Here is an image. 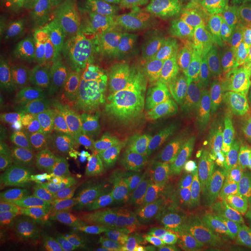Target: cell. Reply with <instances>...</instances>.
I'll return each mask as SVG.
<instances>
[{"mask_svg": "<svg viewBox=\"0 0 251 251\" xmlns=\"http://www.w3.org/2000/svg\"><path fill=\"white\" fill-rule=\"evenodd\" d=\"M192 100L197 101L192 74L178 76L159 59L131 81L124 107L144 143L161 144L185 126Z\"/></svg>", "mask_w": 251, "mask_h": 251, "instance_id": "cell-1", "label": "cell"}, {"mask_svg": "<svg viewBox=\"0 0 251 251\" xmlns=\"http://www.w3.org/2000/svg\"><path fill=\"white\" fill-rule=\"evenodd\" d=\"M210 205V190L198 178L197 161L171 162L163 154L155 193L148 206L152 221L178 227L194 225Z\"/></svg>", "mask_w": 251, "mask_h": 251, "instance_id": "cell-2", "label": "cell"}, {"mask_svg": "<svg viewBox=\"0 0 251 251\" xmlns=\"http://www.w3.org/2000/svg\"><path fill=\"white\" fill-rule=\"evenodd\" d=\"M152 0H129L107 22L109 38L137 75L150 72L159 61L161 29Z\"/></svg>", "mask_w": 251, "mask_h": 251, "instance_id": "cell-3", "label": "cell"}, {"mask_svg": "<svg viewBox=\"0 0 251 251\" xmlns=\"http://www.w3.org/2000/svg\"><path fill=\"white\" fill-rule=\"evenodd\" d=\"M160 60L172 71L188 74L234 54L230 35L158 21Z\"/></svg>", "mask_w": 251, "mask_h": 251, "instance_id": "cell-4", "label": "cell"}, {"mask_svg": "<svg viewBox=\"0 0 251 251\" xmlns=\"http://www.w3.org/2000/svg\"><path fill=\"white\" fill-rule=\"evenodd\" d=\"M208 228L225 244L243 251H251V176L214 196Z\"/></svg>", "mask_w": 251, "mask_h": 251, "instance_id": "cell-5", "label": "cell"}, {"mask_svg": "<svg viewBox=\"0 0 251 251\" xmlns=\"http://www.w3.org/2000/svg\"><path fill=\"white\" fill-rule=\"evenodd\" d=\"M244 60L234 53L192 74L196 100L203 114L213 118L233 117Z\"/></svg>", "mask_w": 251, "mask_h": 251, "instance_id": "cell-6", "label": "cell"}, {"mask_svg": "<svg viewBox=\"0 0 251 251\" xmlns=\"http://www.w3.org/2000/svg\"><path fill=\"white\" fill-rule=\"evenodd\" d=\"M100 141V167L96 186L99 192H105L126 178L140 144L121 115L104 126Z\"/></svg>", "mask_w": 251, "mask_h": 251, "instance_id": "cell-7", "label": "cell"}, {"mask_svg": "<svg viewBox=\"0 0 251 251\" xmlns=\"http://www.w3.org/2000/svg\"><path fill=\"white\" fill-rule=\"evenodd\" d=\"M219 189L251 176V125L234 126L221 135L216 147Z\"/></svg>", "mask_w": 251, "mask_h": 251, "instance_id": "cell-8", "label": "cell"}, {"mask_svg": "<svg viewBox=\"0 0 251 251\" xmlns=\"http://www.w3.org/2000/svg\"><path fill=\"white\" fill-rule=\"evenodd\" d=\"M96 67L100 78L106 88L111 111L108 123L120 115L133 74L125 56L109 38L86 54ZM106 124V125H107Z\"/></svg>", "mask_w": 251, "mask_h": 251, "instance_id": "cell-9", "label": "cell"}, {"mask_svg": "<svg viewBox=\"0 0 251 251\" xmlns=\"http://www.w3.org/2000/svg\"><path fill=\"white\" fill-rule=\"evenodd\" d=\"M158 21L197 27L206 31L230 35L239 15L204 0H169L165 13Z\"/></svg>", "mask_w": 251, "mask_h": 251, "instance_id": "cell-10", "label": "cell"}, {"mask_svg": "<svg viewBox=\"0 0 251 251\" xmlns=\"http://www.w3.org/2000/svg\"><path fill=\"white\" fill-rule=\"evenodd\" d=\"M103 15L99 0L75 1L62 25V35L72 59L89 53L99 40Z\"/></svg>", "mask_w": 251, "mask_h": 251, "instance_id": "cell-11", "label": "cell"}, {"mask_svg": "<svg viewBox=\"0 0 251 251\" xmlns=\"http://www.w3.org/2000/svg\"><path fill=\"white\" fill-rule=\"evenodd\" d=\"M26 107L33 117L54 125L63 126L72 122L68 75L54 74L38 83L27 99Z\"/></svg>", "mask_w": 251, "mask_h": 251, "instance_id": "cell-12", "label": "cell"}, {"mask_svg": "<svg viewBox=\"0 0 251 251\" xmlns=\"http://www.w3.org/2000/svg\"><path fill=\"white\" fill-rule=\"evenodd\" d=\"M163 144H140L126 173L127 191L140 205L149 206L154 196L165 150Z\"/></svg>", "mask_w": 251, "mask_h": 251, "instance_id": "cell-13", "label": "cell"}, {"mask_svg": "<svg viewBox=\"0 0 251 251\" xmlns=\"http://www.w3.org/2000/svg\"><path fill=\"white\" fill-rule=\"evenodd\" d=\"M65 171L85 179L98 177L100 167V141L93 130L75 128L65 137L59 155Z\"/></svg>", "mask_w": 251, "mask_h": 251, "instance_id": "cell-14", "label": "cell"}, {"mask_svg": "<svg viewBox=\"0 0 251 251\" xmlns=\"http://www.w3.org/2000/svg\"><path fill=\"white\" fill-rule=\"evenodd\" d=\"M101 203L93 196L75 198L46 208L36 209L30 221L48 228L73 230L100 217Z\"/></svg>", "mask_w": 251, "mask_h": 251, "instance_id": "cell-15", "label": "cell"}, {"mask_svg": "<svg viewBox=\"0 0 251 251\" xmlns=\"http://www.w3.org/2000/svg\"><path fill=\"white\" fill-rule=\"evenodd\" d=\"M24 160L31 179L53 173L59 163L63 141L46 129H31L22 134Z\"/></svg>", "mask_w": 251, "mask_h": 251, "instance_id": "cell-16", "label": "cell"}, {"mask_svg": "<svg viewBox=\"0 0 251 251\" xmlns=\"http://www.w3.org/2000/svg\"><path fill=\"white\" fill-rule=\"evenodd\" d=\"M90 196H92V193L87 179L71 172H53L41 178L33 187L29 204L40 209Z\"/></svg>", "mask_w": 251, "mask_h": 251, "instance_id": "cell-17", "label": "cell"}, {"mask_svg": "<svg viewBox=\"0 0 251 251\" xmlns=\"http://www.w3.org/2000/svg\"><path fill=\"white\" fill-rule=\"evenodd\" d=\"M102 207L109 217L115 219L125 229L135 251H164L160 231L137 210L122 206L112 199L107 200Z\"/></svg>", "mask_w": 251, "mask_h": 251, "instance_id": "cell-18", "label": "cell"}, {"mask_svg": "<svg viewBox=\"0 0 251 251\" xmlns=\"http://www.w3.org/2000/svg\"><path fill=\"white\" fill-rule=\"evenodd\" d=\"M0 171L3 178L18 184L31 179L24 160L22 133L16 122L3 112L0 120Z\"/></svg>", "mask_w": 251, "mask_h": 251, "instance_id": "cell-19", "label": "cell"}, {"mask_svg": "<svg viewBox=\"0 0 251 251\" xmlns=\"http://www.w3.org/2000/svg\"><path fill=\"white\" fill-rule=\"evenodd\" d=\"M73 65L84 78L90 90V125L89 130L106 126L111 111V100L106 88L100 78L95 65L85 54L71 59Z\"/></svg>", "mask_w": 251, "mask_h": 251, "instance_id": "cell-20", "label": "cell"}, {"mask_svg": "<svg viewBox=\"0 0 251 251\" xmlns=\"http://www.w3.org/2000/svg\"><path fill=\"white\" fill-rule=\"evenodd\" d=\"M50 44L48 38L39 37L19 47L9 63V79L26 80L43 72L49 64Z\"/></svg>", "mask_w": 251, "mask_h": 251, "instance_id": "cell-21", "label": "cell"}, {"mask_svg": "<svg viewBox=\"0 0 251 251\" xmlns=\"http://www.w3.org/2000/svg\"><path fill=\"white\" fill-rule=\"evenodd\" d=\"M210 148L207 141L185 126L178 127L165 147L164 155L171 162L198 161Z\"/></svg>", "mask_w": 251, "mask_h": 251, "instance_id": "cell-22", "label": "cell"}, {"mask_svg": "<svg viewBox=\"0 0 251 251\" xmlns=\"http://www.w3.org/2000/svg\"><path fill=\"white\" fill-rule=\"evenodd\" d=\"M71 94L72 123L75 128L89 130L90 125V90L76 68L69 63L67 68Z\"/></svg>", "mask_w": 251, "mask_h": 251, "instance_id": "cell-23", "label": "cell"}, {"mask_svg": "<svg viewBox=\"0 0 251 251\" xmlns=\"http://www.w3.org/2000/svg\"><path fill=\"white\" fill-rule=\"evenodd\" d=\"M82 251H107V218L99 217L71 230Z\"/></svg>", "mask_w": 251, "mask_h": 251, "instance_id": "cell-24", "label": "cell"}, {"mask_svg": "<svg viewBox=\"0 0 251 251\" xmlns=\"http://www.w3.org/2000/svg\"><path fill=\"white\" fill-rule=\"evenodd\" d=\"M200 231L198 223L191 225L190 230L178 226L166 225L160 230L164 251H200L198 237Z\"/></svg>", "mask_w": 251, "mask_h": 251, "instance_id": "cell-25", "label": "cell"}, {"mask_svg": "<svg viewBox=\"0 0 251 251\" xmlns=\"http://www.w3.org/2000/svg\"><path fill=\"white\" fill-rule=\"evenodd\" d=\"M49 230L44 225H23L3 227L0 231L1 241L11 247L25 249L27 247L42 242L44 235Z\"/></svg>", "mask_w": 251, "mask_h": 251, "instance_id": "cell-26", "label": "cell"}, {"mask_svg": "<svg viewBox=\"0 0 251 251\" xmlns=\"http://www.w3.org/2000/svg\"><path fill=\"white\" fill-rule=\"evenodd\" d=\"M233 117L237 120L251 118V64H244L240 84L234 100Z\"/></svg>", "mask_w": 251, "mask_h": 251, "instance_id": "cell-27", "label": "cell"}, {"mask_svg": "<svg viewBox=\"0 0 251 251\" xmlns=\"http://www.w3.org/2000/svg\"><path fill=\"white\" fill-rule=\"evenodd\" d=\"M50 0H13L11 11L25 24H36L48 14Z\"/></svg>", "mask_w": 251, "mask_h": 251, "instance_id": "cell-28", "label": "cell"}, {"mask_svg": "<svg viewBox=\"0 0 251 251\" xmlns=\"http://www.w3.org/2000/svg\"><path fill=\"white\" fill-rule=\"evenodd\" d=\"M107 251H135L125 229L111 217H108Z\"/></svg>", "mask_w": 251, "mask_h": 251, "instance_id": "cell-29", "label": "cell"}, {"mask_svg": "<svg viewBox=\"0 0 251 251\" xmlns=\"http://www.w3.org/2000/svg\"><path fill=\"white\" fill-rule=\"evenodd\" d=\"M229 37L234 53L244 61L251 62V27L234 30Z\"/></svg>", "mask_w": 251, "mask_h": 251, "instance_id": "cell-30", "label": "cell"}, {"mask_svg": "<svg viewBox=\"0 0 251 251\" xmlns=\"http://www.w3.org/2000/svg\"><path fill=\"white\" fill-rule=\"evenodd\" d=\"M71 230L51 227L49 228L42 240L45 251H57L68 237Z\"/></svg>", "mask_w": 251, "mask_h": 251, "instance_id": "cell-31", "label": "cell"}, {"mask_svg": "<svg viewBox=\"0 0 251 251\" xmlns=\"http://www.w3.org/2000/svg\"><path fill=\"white\" fill-rule=\"evenodd\" d=\"M76 0H50L48 15L56 20H64L68 16Z\"/></svg>", "mask_w": 251, "mask_h": 251, "instance_id": "cell-32", "label": "cell"}, {"mask_svg": "<svg viewBox=\"0 0 251 251\" xmlns=\"http://www.w3.org/2000/svg\"><path fill=\"white\" fill-rule=\"evenodd\" d=\"M10 45L9 41L2 37L1 39V74L5 72L8 68V66L11 61V50H10Z\"/></svg>", "mask_w": 251, "mask_h": 251, "instance_id": "cell-33", "label": "cell"}, {"mask_svg": "<svg viewBox=\"0 0 251 251\" xmlns=\"http://www.w3.org/2000/svg\"><path fill=\"white\" fill-rule=\"evenodd\" d=\"M104 15L113 14L121 9L129 0H99Z\"/></svg>", "mask_w": 251, "mask_h": 251, "instance_id": "cell-34", "label": "cell"}, {"mask_svg": "<svg viewBox=\"0 0 251 251\" xmlns=\"http://www.w3.org/2000/svg\"><path fill=\"white\" fill-rule=\"evenodd\" d=\"M57 251H82L79 244L73 234L72 231H70L68 237Z\"/></svg>", "mask_w": 251, "mask_h": 251, "instance_id": "cell-35", "label": "cell"}, {"mask_svg": "<svg viewBox=\"0 0 251 251\" xmlns=\"http://www.w3.org/2000/svg\"><path fill=\"white\" fill-rule=\"evenodd\" d=\"M204 1L224 9H239L242 0H204Z\"/></svg>", "mask_w": 251, "mask_h": 251, "instance_id": "cell-36", "label": "cell"}, {"mask_svg": "<svg viewBox=\"0 0 251 251\" xmlns=\"http://www.w3.org/2000/svg\"><path fill=\"white\" fill-rule=\"evenodd\" d=\"M239 11L242 16L251 17V0H242Z\"/></svg>", "mask_w": 251, "mask_h": 251, "instance_id": "cell-37", "label": "cell"}, {"mask_svg": "<svg viewBox=\"0 0 251 251\" xmlns=\"http://www.w3.org/2000/svg\"><path fill=\"white\" fill-rule=\"evenodd\" d=\"M25 251H45V249H44L43 243L38 242L27 247L25 249Z\"/></svg>", "mask_w": 251, "mask_h": 251, "instance_id": "cell-38", "label": "cell"}]
</instances>
